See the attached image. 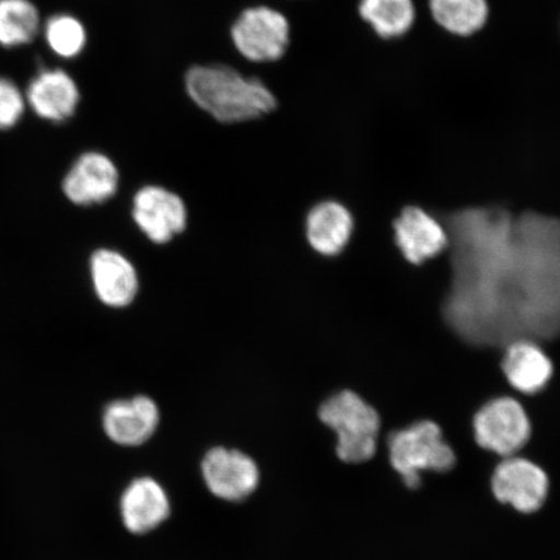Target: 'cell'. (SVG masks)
Listing matches in <instances>:
<instances>
[{"instance_id": "6da1fadb", "label": "cell", "mask_w": 560, "mask_h": 560, "mask_svg": "<svg viewBox=\"0 0 560 560\" xmlns=\"http://www.w3.org/2000/svg\"><path fill=\"white\" fill-rule=\"evenodd\" d=\"M450 236L446 324L475 346L503 349L560 335V220L501 207L438 217Z\"/></svg>"}, {"instance_id": "7a4b0ae2", "label": "cell", "mask_w": 560, "mask_h": 560, "mask_svg": "<svg viewBox=\"0 0 560 560\" xmlns=\"http://www.w3.org/2000/svg\"><path fill=\"white\" fill-rule=\"evenodd\" d=\"M184 81L195 107L223 126L255 122L278 108V97L260 77L229 62L195 65Z\"/></svg>"}, {"instance_id": "3957f363", "label": "cell", "mask_w": 560, "mask_h": 560, "mask_svg": "<svg viewBox=\"0 0 560 560\" xmlns=\"http://www.w3.org/2000/svg\"><path fill=\"white\" fill-rule=\"evenodd\" d=\"M318 417L338 436L336 454L342 462L363 464L374 457L382 417L359 392H336L320 405Z\"/></svg>"}, {"instance_id": "277c9868", "label": "cell", "mask_w": 560, "mask_h": 560, "mask_svg": "<svg viewBox=\"0 0 560 560\" xmlns=\"http://www.w3.org/2000/svg\"><path fill=\"white\" fill-rule=\"evenodd\" d=\"M389 460L405 486L417 489L424 471L446 472L455 465V453L443 430L432 419H420L388 436Z\"/></svg>"}, {"instance_id": "5b68a950", "label": "cell", "mask_w": 560, "mask_h": 560, "mask_svg": "<svg viewBox=\"0 0 560 560\" xmlns=\"http://www.w3.org/2000/svg\"><path fill=\"white\" fill-rule=\"evenodd\" d=\"M230 40L248 65L268 66L290 50L292 27L285 13L268 4L247 7L230 26Z\"/></svg>"}, {"instance_id": "8992f818", "label": "cell", "mask_w": 560, "mask_h": 560, "mask_svg": "<svg viewBox=\"0 0 560 560\" xmlns=\"http://www.w3.org/2000/svg\"><path fill=\"white\" fill-rule=\"evenodd\" d=\"M472 431L476 443L485 450L513 457L530 439L529 412L516 396H497L476 410Z\"/></svg>"}, {"instance_id": "52a82bcc", "label": "cell", "mask_w": 560, "mask_h": 560, "mask_svg": "<svg viewBox=\"0 0 560 560\" xmlns=\"http://www.w3.org/2000/svg\"><path fill=\"white\" fill-rule=\"evenodd\" d=\"M202 478L217 499L240 502L260 485V470L249 455L228 447L210 450L201 462Z\"/></svg>"}, {"instance_id": "ba28073f", "label": "cell", "mask_w": 560, "mask_h": 560, "mask_svg": "<svg viewBox=\"0 0 560 560\" xmlns=\"http://www.w3.org/2000/svg\"><path fill=\"white\" fill-rule=\"evenodd\" d=\"M497 500L524 514L542 508L549 493V478L540 466L525 458L508 457L497 466L492 476Z\"/></svg>"}, {"instance_id": "9c48e42d", "label": "cell", "mask_w": 560, "mask_h": 560, "mask_svg": "<svg viewBox=\"0 0 560 560\" xmlns=\"http://www.w3.org/2000/svg\"><path fill=\"white\" fill-rule=\"evenodd\" d=\"M132 219L151 242L165 244L186 229L187 209L177 194L160 186H145L135 196Z\"/></svg>"}, {"instance_id": "30bf717a", "label": "cell", "mask_w": 560, "mask_h": 560, "mask_svg": "<svg viewBox=\"0 0 560 560\" xmlns=\"http://www.w3.org/2000/svg\"><path fill=\"white\" fill-rule=\"evenodd\" d=\"M120 173L115 161L103 152L89 151L74 161L62 180V191L80 207L102 205L114 198Z\"/></svg>"}, {"instance_id": "8fae6325", "label": "cell", "mask_w": 560, "mask_h": 560, "mask_svg": "<svg viewBox=\"0 0 560 560\" xmlns=\"http://www.w3.org/2000/svg\"><path fill=\"white\" fill-rule=\"evenodd\" d=\"M397 248L411 265H422L450 247L446 229L435 215L417 206L405 207L394 221Z\"/></svg>"}, {"instance_id": "7c38bea8", "label": "cell", "mask_w": 560, "mask_h": 560, "mask_svg": "<svg viewBox=\"0 0 560 560\" xmlns=\"http://www.w3.org/2000/svg\"><path fill=\"white\" fill-rule=\"evenodd\" d=\"M26 104L46 121L61 124L75 115L81 90L72 75L62 69H42L25 94Z\"/></svg>"}, {"instance_id": "4fadbf2b", "label": "cell", "mask_w": 560, "mask_h": 560, "mask_svg": "<svg viewBox=\"0 0 560 560\" xmlns=\"http://www.w3.org/2000/svg\"><path fill=\"white\" fill-rule=\"evenodd\" d=\"M501 369L515 396H535L549 384L552 362L537 341L520 339L503 348Z\"/></svg>"}, {"instance_id": "5bb4252c", "label": "cell", "mask_w": 560, "mask_h": 560, "mask_svg": "<svg viewBox=\"0 0 560 560\" xmlns=\"http://www.w3.org/2000/svg\"><path fill=\"white\" fill-rule=\"evenodd\" d=\"M159 422L158 405L147 396L110 402L103 412L105 435L121 446L143 445L156 432Z\"/></svg>"}, {"instance_id": "9a60e30c", "label": "cell", "mask_w": 560, "mask_h": 560, "mask_svg": "<svg viewBox=\"0 0 560 560\" xmlns=\"http://www.w3.org/2000/svg\"><path fill=\"white\" fill-rule=\"evenodd\" d=\"M90 275L97 299L109 307H125L135 301L139 279L135 265L120 252L96 250L90 260Z\"/></svg>"}, {"instance_id": "2e32d148", "label": "cell", "mask_w": 560, "mask_h": 560, "mask_svg": "<svg viewBox=\"0 0 560 560\" xmlns=\"http://www.w3.org/2000/svg\"><path fill=\"white\" fill-rule=\"evenodd\" d=\"M306 241L312 249L326 258L346 250L354 231V217L342 202L327 199L318 202L306 217Z\"/></svg>"}, {"instance_id": "e0dca14e", "label": "cell", "mask_w": 560, "mask_h": 560, "mask_svg": "<svg viewBox=\"0 0 560 560\" xmlns=\"http://www.w3.org/2000/svg\"><path fill=\"white\" fill-rule=\"evenodd\" d=\"M120 510L126 529L135 535H144L170 517L171 503L164 488L144 476L132 480L125 489Z\"/></svg>"}, {"instance_id": "ac0fdd59", "label": "cell", "mask_w": 560, "mask_h": 560, "mask_svg": "<svg viewBox=\"0 0 560 560\" xmlns=\"http://www.w3.org/2000/svg\"><path fill=\"white\" fill-rule=\"evenodd\" d=\"M359 15L381 38L402 37L416 21L412 0H360Z\"/></svg>"}, {"instance_id": "d6986e66", "label": "cell", "mask_w": 560, "mask_h": 560, "mask_svg": "<svg viewBox=\"0 0 560 560\" xmlns=\"http://www.w3.org/2000/svg\"><path fill=\"white\" fill-rule=\"evenodd\" d=\"M433 20L459 37H470L485 27L489 16L487 0H430Z\"/></svg>"}, {"instance_id": "ffe728a7", "label": "cell", "mask_w": 560, "mask_h": 560, "mask_svg": "<svg viewBox=\"0 0 560 560\" xmlns=\"http://www.w3.org/2000/svg\"><path fill=\"white\" fill-rule=\"evenodd\" d=\"M39 27V11L31 0H0V46L31 44Z\"/></svg>"}, {"instance_id": "44dd1931", "label": "cell", "mask_w": 560, "mask_h": 560, "mask_svg": "<svg viewBox=\"0 0 560 560\" xmlns=\"http://www.w3.org/2000/svg\"><path fill=\"white\" fill-rule=\"evenodd\" d=\"M45 37L48 47L62 59H74L88 46V31L80 19L60 13L47 20Z\"/></svg>"}, {"instance_id": "7402d4cb", "label": "cell", "mask_w": 560, "mask_h": 560, "mask_svg": "<svg viewBox=\"0 0 560 560\" xmlns=\"http://www.w3.org/2000/svg\"><path fill=\"white\" fill-rule=\"evenodd\" d=\"M25 107V95L15 82L0 77V130H9L18 125Z\"/></svg>"}]
</instances>
